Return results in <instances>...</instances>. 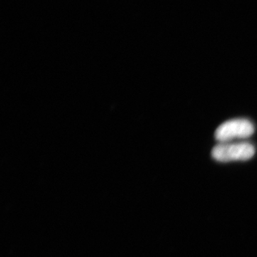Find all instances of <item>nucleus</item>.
Segmentation results:
<instances>
[{"instance_id":"1","label":"nucleus","mask_w":257,"mask_h":257,"mask_svg":"<svg viewBox=\"0 0 257 257\" xmlns=\"http://www.w3.org/2000/svg\"><path fill=\"white\" fill-rule=\"evenodd\" d=\"M255 147L251 144L245 142H229L216 145L213 148L211 155L218 162H228L250 160L255 155Z\"/></svg>"},{"instance_id":"2","label":"nucleus","mask_w":257,"mask_h":257,"mask_svg":"<svg viewBox=\"0 0 257 257\" xmlns=\"http://www.w3.org/2000/svg\"><path fill=\"white\" fill-rule=\"evenodd\" d=\"M254 125L246 119H234L225 121L216 128L214 137L219 143L249 138L254 133Z\"/></svg>"}]
</instances>
